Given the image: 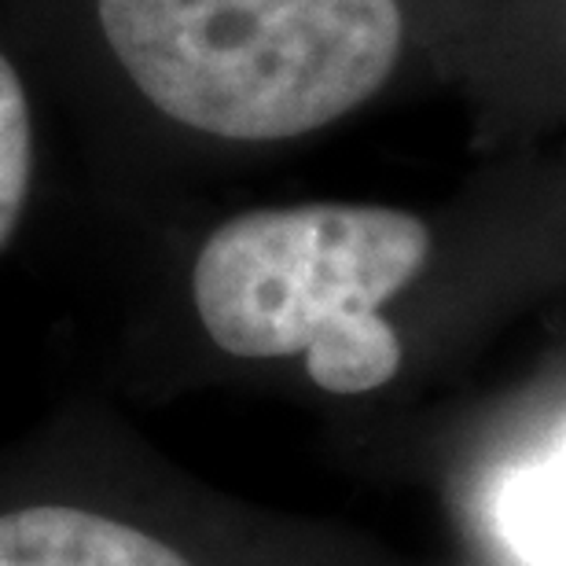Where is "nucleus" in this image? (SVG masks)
<instances>
[{
  "mask_svg": "<svg viewBox=\"0 0 566 566\" xmlns=\"http://www.w3.org/2000/svg\"><path fill=\"white\" fill-rule=\"evenodd\" d=\"M0 566H191L158 537L82 507L0 515Z\"/></svg>",
  "mask_w": 566,
  "mask_h": 566,
  "instance_id": "obj_3",
  "label": "nucleus"
},
{
  "mask_svg": "<svg viewBox=\"0 0 566 566\" xmlns=\"http://www.w3.org/2000/svg\"><path fill=\"white\" fill-rule=\"evenodd\" d=\"M430 232L387 207L240 213L202 243L191 294L232 357H305L327 394H368L398 376L401 343L379 316L420 276Z\"/></svg>",
  "mask_w": 566,
  "mask_h": 566,
  "instance_id": "obj_2",
  "label": "nucleus"
},
{
  "mask_svg": "<svg viewBox=\"0 0 566 566\" xmlns=\"http://www.w3.org/2000/svg\"><path fill=\"white\" fill-rule=\"evenodd\" d=\"M501 526L523 559L566 566V423L556 452L507 482L501 496Z\"/></svg>",
  "mask_w": 566,
  "mask_h": 566,
  "instance_id": "obj_4",
  "label": "nucleus"
},
{
  "mask_svg": "<svg viewBox=\"0 0 566 566\" xmlns=\"http://www.w3.org/2000/svg\"><path fill=\"white\" fill-rule=\"evenodd\" d=\"M133 85L224 140H291L376 93L398 63V0H96Z\"/></svg>",
  "mask_w": 566,
  "mask_h": 566,
  "instance_id": "obj_1",
  "label": "nucleus"
},
{
  "mask_svg": "<svg viewBox=\"0 0 566 566\" xmlns=\"http://www.w3.org/2000/svg\"><path fill=\"white\" fill-rule=\"evenodd\" d=\"M30 104L15 66L0 55V251L11 240L30 191Z\"/></svg>",
  "mask_w": 566,
  "mask_h": 566,
  "instance_id": "obj_5",
  "label": "nucleus"
}]
</instances>
